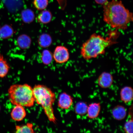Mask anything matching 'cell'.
<instances>
[{
	"instance_id": "3957f363",
	"label": "cell",
	"mask_w": 133,
	"mask_h": 133,
	"mask_svg": "<svg viewBox=\"0 0 133 133\" xmlns=\"http://www.w3.org/2000/svg\"><path fill=\"white\" fill-rule=\"evenodd\" d=\"M33 90L36 102L42 107L50 122L56 124V119L53 107L56 99L55 93L47 86L42 84L36 85Z\"/></svg>"
},
{
	"instance_id": "6da1fadb",
	"label": "cell",
	"mask_w": 133,
	"mask_h": 133,
	"mask_svg": "<svg viewBox=\"0 0 133 133\" xmlns=\"http://www.w3.org/2000/svg\"><path fill=\"white\" fill-rule=\"evenodd\" d=\"M103 21L112 29L123 30L132 22V13L125 7L122 1L112 0L103 5Z\"/></svg>"
},
{
	"instance_id": "8992f818",
	"label": "cell",
	"mask_w": 133,
	"mask_h": 133,
	"mask_svg": "<svg viewBox=\"0 0 133 133\" xmlns=\"http://www.w3.org/2000/svg\"><path fill=\"white\" fill-rule=\"evenodd\" d=\"M114 82V78L112 75L106 71L102 72L99 75L97 80L98 85L103 89H107L111 87Z\"/></svg>"
},
{
	"instance_id": "ac0fdd59",
	"label": "cell",
	"mask_w": 133,
	"mask_h": 133,
	"mask_svg": "<svg viewBox=\"0 0 133 133\" xmlns=\"http://www.w3.org/2000/svg\"><path fill=\"white\" fill-rule=\"evenodd\" d=\"M21 17L23 22L29 24L34 21L35 17V14L31 9H25L22 12Z\"/></svg>"
},
{
	"instance_id": "5b68a950",
	"label": "cell",
	"mask_w": 133,
	"mask_h": 133,
	"mask_svg": "<svg viewBox=\"0 0 133 133\" xmlns=\"http://www.w3.org/2000/svg\"><path fill=\"white\" fill-rule=\"evenodd\" d=\"M53 59L58 64L65 63L69 60L70 54L69 49L65 46L59 45L56 46L53 54Z\"/></svg>"
},
{
	"instance_id": "52a82bcc",
	"label": "cell",
	"mask_w": 133,
	"mask_h": 133,
	"mask_svg": "<svg viewBox=\"0 0 133 133\" xmlns=\"http://www.w3.org/2000/svg\"><path fill=\"white\" fill-rule=\"evenodd\" d=\"M74 103V99L70 95L65 92H63L60 95L58 98V106L63 110L69 109Z\"/></svg>"
},
{
	"instance_id": "603a6c76",
	"label": "cell",
	"mask_w": 133,
	"mask_h": 133,
	"mask_svg": "<svg viewBox=\"0 0 133 133\" xmlns=\"http://www.w3.org/2000/svg\"><path fill=\"white\" fill-rule=\"evenodd\" d=\"M95 2L98 4L103 5L108 1V0H95Z\"/></svg>"
},
{
	"instance_id": "ffe728a7",
	"label": "cell",
	"mask_w": 133,
	"mask_h": 133,
	"mask_svg": "<svg viewBox=\"0 0 133 133\" xmlns=\"http://www.w3.org/2000/svg\"><path fill=\"white\" fill-rule=\"evenodd\" d=\"M16 133H33L34 132L33 125L31 123H28L23 125L16 126Z\"/></svg>"
},
{
	"instance_id": "277c9868",
	"label": "cell",
	"mask_w": 133,
	"mask_h": 133,
	"mask_svg": "<svg viewBox=\"0 0 133 133\" xmlns=\"http://www.w3.org/2000/svg\"><path fill=\"white\" fill-rule=\"evenodd\" d=\"M8 94L10 102L15 106L31 107L35 101L33 88L28 84L12 85L8 89Z\"/></svg>"
},
{
	"instance_id": "5bb4252c",
	"label": "cell",
	"mask_w": 133,
	"mask_h": 133,
	"mask_svg": "<svg viewBox=\"0 0 133 133\" xmlns=\"http://www.w3.org/2000/svg\"><path fill=\"white\" fill-rule=\"evenodd\" d=\"M10 69V65L3 55L0 54V79L6 77Z\"/></svg>"
},
{
	"instance_id": "7a4b0ae2",
	"label": "cell",
	"mask_w": 133,
	"mask_h": 133,
	"mask_svg": "<svg viewBox=\"0 0 133 133\" xmlns=\"http://www.w3.org/2000/svg\"><path fill=\"white\" fill-rule=\"evenodd\" d=\"M120 35L118 30L109 31L105 38L96 33L91 34L89 39L82 45L81 54L86 61L97 58L105 52L106 48L118 43L116 41Z\"/></svg>"
},
{
	"instance_id": "30bf717a",
	"label": "cell",
	"mask_w": 133,
	"mask_h": 133,
	"mask_svg": "<svg viewBox=\"0 0 133 133\" xmlns=\"http://www.w3.org/2000/svg\"><path fill=\"white\" fill-rule=\"evenodd\" d=\"M26 116L25 110L24 107L21 105H15L11 112V118L13 120L16 121H22Z\"/></svg>"
},
{
	"instance_id": "cb8c5ba5",
	"label": "cell",
	"mask_w": 133,
	"mask_h": 133,
	"mask_svg": "<svg viewBox=\"0 0 133 133\" xmlns=\"http://www.w3.org/2000/svg\"><path fill=\"white\" fill-rule=\"evenodd\" d=\"M1 106H0V111H1Z\"/></svg>"
},
{
	"instance_id": "ba28073f",
	"label": "cell",
	"mask_w": 133,
	"mask_h": 133,
	"mask_svg": "<svg viewBox=\"0 0 133 133\" xmlns=\"http://www.w3.org/2000/svg\"><path fill=\"white\" fill-rule=\"evenodd\" d=\"M120 99L122 102L127 104H130L133 98V90L132 87L125 86L120 91Z\"/></svg>"
},
{
	"instance_id": "7c38bea8",
	"label": "cell",
	"mask_w": 133,
	"mask_h": 133,
	"mask_svg": "<svg viewBox=\"0 0 133 133\" xmlns=\"http://www.w3.org/2000/svg\"><path fill=\"white\" fill-rule=\"evenodd\" d=\"M18 45L21 49H29L31 44V40L30 36L26 34H21L17 39Z\"/></svg>"
},
{
	"instance_id": "8fae6325",
	"label": "cell",
	"mask_w": 133,
	"mask_h": 133,
	"mask_svg": "<svg viewBox=\"0 0 133 133\" xmlns=\"http://www.w3.org/2000/svg\"><path fill=\"white\" fill-rule=\"evenodd\" d=\"M112 114L113 118L115 120L122 121L127 116V109L124 106L118 105L113 108Z\"/></svg>"
},
{
	"instance_id": "2e32d148",
	"label": "cell",
	"mask_w": 133,
	"mask_h": 133,
	"mask_svg": "<svg viewBox=\"0 0 133 133\" xmlns=\"http://www.w3.org/2000/svg\"><path fill=\"white\" fill-rule=\"evenodd\" d=\"M14 33V29L9 25H4L0 28V38L1 39H6L11 38Z\"/></svg>"
},
{
	"instance_id": "d6986e66",
	"label": "cell",
	"mask_w": 133,
	"mask_h": 133,
	"mask_svg": "<svg viewBox=\"0 0 133 133\" xmlns=\"http://www.w3.org/2000/svg\"><path fill=\"white\" fill-rule=\"evenodd\" d=\"M41 58L43 64L45 65H48L52 62L53 54L49 50L45 49L42 52Z\"/></svg>"
},
{
	"instance_id": "9a60e30c",
	"label": "cell",
	"mask_w": 133,
	"mask_h": 133,
	"mask_svg": "<svg viewBox=\"0 0 133 133\" xmlns=\"http://www.w3.org/2000/svg\"><path fill=\"white\" fill-rule=\"evenodd\" d=\"M52 19V15L50 11L45 10L38 15L37 20L38 22L43 24H46L51 22Z\"/></svg>"
},
{
	"instance_id": "4fadbf2b",
	"label": "cell",
	"mask_w": 133,
	"mask_h": 133,
	"mask_svg": "<svg viewBox=\"0 0 133 133\" xmlns=\"http://www.w3.org/2000/svg\"><path fill=\"white\" fill-rule=\"evenodd\" d=\"M38 44L40 47L46 48L49 47L52 43V39L50 35L44 33L39 36L38 40Z\"/></svg>"
},
{
	"instance_id": "7402d4cb",
	"label": "cell",
	"mask_w": 133,
	"mask_h": 133,
	"mask_svg": "<svg viewBox=\"0 0 133 133\" xmlns=\"http://www.w3.org/2000/svg\"><path fill=\"white\" fill-rule=\"evenodd\" d=\"M124 130L126 133H132L133 130V120L132 116L128 119L124 124Z\"/></svg>"
},
{
	"instance_id": "44dd1931",
	"label": "cell",
	"mask_w": 133,
	"mask_h": 133,
	"mask_svg": "<svg viewBox=\"0 0 133 133\" xmlns=\"http://www.w3.org/2000/svg\"><path fill=\"white\" fill-rule=\"evenodd\" d=\"M33 4L36 9L38 10H42L47 7L48 1V0H34Z\"/></svg>"
},
{
	"instance_id": "e0dca14e",
	"label": "cell",
	"mask_w": 133,
	"mask_h": 133,
	"mask_svg": "<svg viewBox=\"0 0 133 133\" xmlns=\"http://www.w3.org/2000/svg\"><path fill=\"white\" fill-rule=\"evenodd\" d=\"M88 105L85 102L79 101L75 105V113L77 115L84 116L87 114Z\"/></svg>"
},
{
	"instance_id": "9c48e42d",
	"label": "cell",
	"mask_w": 133,
	"mask_h": 133,
	"mask_svg": "<svg viewBox=\"0 0 133 133\" xmlns=\"http://www.w3.org/2000/svg\"><path fill=\"white\" fill-rule=\"evenodd\" d=\"M101 109V105L99 102L91 103L88 105L87 114V117L91 119H95L98 117Z\"/></svg>"
}]
</instances>
